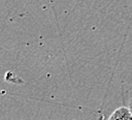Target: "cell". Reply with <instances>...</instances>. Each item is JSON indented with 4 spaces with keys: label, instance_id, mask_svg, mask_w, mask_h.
<instances>
[{
    "label": "cell",
    "instance_id": "7a4b0ae2",
    "mask_svg": "<svg viewBox=\"0 0 132 120\" xmlns=\"http://www.w3.org/2000/svg\"><path fill=\"white\" fill-rule=\"evenodd\" d=\"M128 108L130 109V111L132 112V97H131V99L129 100V106H128Z\"/></svg>",
    "mask_w": 132,
    "mask_h": 120
},
{
    "label": "cell",
    "instance_id": "6da1fadb",
    "mask_svg": "<svg viewBox=\"0 0 132 120\" xmlns=\"http://www.w3.org/2000/svg\"><path fill=\"white\" fill-rule=\"evenodd\" d=\"M107 120H132V112L127 107L116 109Z\"/></svg>",
    "mask_w": 132,
    "mask_h": 120
}]
</instances>
